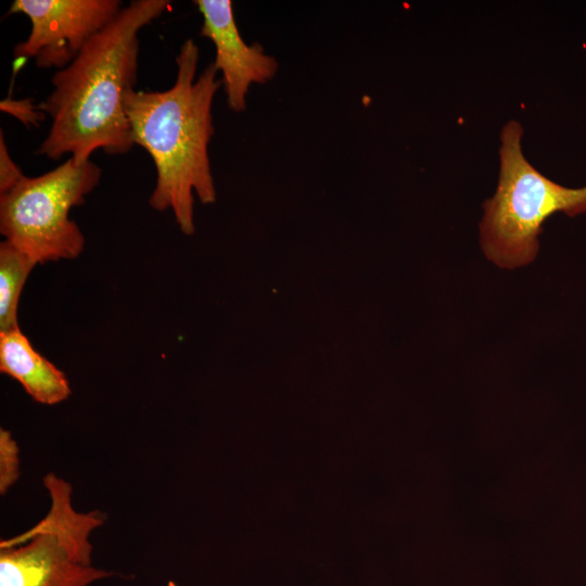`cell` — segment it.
<instances>
[{"instance_id":"6da1fadb","label":"cell","mask_w":586,"mask_h":586,"mask_svg":"<svg viewBox=\"0 0 586 586\" xmlns=\"http://www.w3.org/2000/svg\"><path fill=\"white\" fill-rule=\"evenodd\" d=\"M168 0H135L93 36L73 62L52 77V92L37 105L51 119L38 155L77 164L102 149L125 154L133 146L124 95L137 81L139 31L162 15Z\"/></svg>"},{"instance_id":"7a4b0ae2","label":"cell","mask_w":586,"mask_h":586,"mask_svg":"<svg viewBox=\"0 0 586 586\" xmlns=\"http://www.w3.org/2000/svg\"><path fill=\"white\" fill-rule=\"evenodd\" d=\"M199 56L196 43L187 39L176 56L177 75L169 89H130L124 95L132 141L156 168L149 204L158 212L170 209L184 234L195 231L194 193L203 204L216 201L208 143L214 135L213 100L221 81L213 63L196 77Z\"/></svg>"},{"instance_id":"3957f363","label":"cell","mask_w":586,"mask_h":586,"mask_svg":"<svg viewBox=\"0 0 586 586\" xmlns=\"http://www.w3.org/2000/svg\"><path fill=\"white\" fill-rule=\"evenodd\" d=\"M522 133L517 120L502 128L498 186L483 205L480 224L484 254L508 269L536 257L537 238L548 217L558 212L570 217L586 213V186L564 187L540 174L523 155Z\"/></svg>"},{"instance_id":"277c9868","label":"cell","mask_w":586,"mask_h":586,"mask_svg":"<svg viewBox=\"0 0 586 586\" xmlns=\"http://www.w3.org/2000/svg\"><path fill=\"white\" fill-rule=\"evenodd\" d=\"M47 514L22 534L0 543V586H89L113 573L92 564L91 533L105 515L79 512L72 504V485L48 473Z\"/></svg>"},{"instance_id":"5b68a950","label":"cell","mask_w":586,"mask_h":586,"mask_svg":"<svg viewBox=\"0 0 586 586\" xmlns=\"http://www.w3.org/2000/svg\"><path fill=\"white\" fill-rule=\"evenodd\" d=\"M101 168L69 157L37 177H24L0 194V233L37 264L75 259L84 251L85 237L69 218L98 186Z\"/></svg>"},{"instance_id":"8992f818","label":"cell","mask_w":586,"mask_h":586,"mask_svg":"<svg viewBox=\"0 0 586 586\" xmlns=\"http://www.w3.org/2000/svg\"><path fill=\"white\" fill-rule=\"evenodd\" d=\"M122 9L118 0H15L9 13L25 14L31 25L27 39L14 48L15 59L63 69Z\"/></svg>"},{"instance_id":"52a82bcc","label":"cell","mask_w":586,"mask_h":586,"mask_svg":"<svg viewBox=\"0 0 586 586\" xmlns=\"http://www.w3.org/2000/svg\"><path fill=\"white\" fill-rule=\"evenodd\" d=\"M203 16L201 36L215 46L213 63L222 74V85L228 107L242 112L246 107V94L253 84L272 79L278 71L277 60L265 53L259 43L247 44L235 24L232 1H194Z\"/></svg>"},{"instance_id":"ba28073f","label":"cell","mask_w":586,"mask_h":586,"mask_svg":"<svg viewBox=\"0 0 586 586\" xmlns=\"http://www.w3.org/2000/svg\"><path fill=\"white\" fill-rule=\"evenodd\" d=\"M0 371L42 405H58L72 393L66 374L36 351L21 329L0 333Z\"/></svg>"},{"instance_id":"9c48e42d","label":"cell","mask_w":586,"mask_h":586,"mask_svg":"<svg viewBox=\"0 0 586 586\" xmlns=\"http://www.w3.org/2000/svg\"><path fill=\"white\" fill-rule=\"evenodd\" d=\"M36 265L35 259L9 241L0 243V333L20 329V297Z\"/></svg>"},{"instance_id":"30bf717a","label":"cell","mask_w":586,"mask_h":586,"mask_svg":"<svg viewBox=\"0 0 586 586\" xmlns=\"http://www.w3.org/2000/svg\"><path fill=\"white\" fill-rule=\"evenodd\" d=\"M21 474L20 448L12 433L0 429V494L5 495Z\"/></svg>"},{"instance_id":"8fae6325","label":"cell","mask_w":586,"mask_h":586,"mask_svg":"<svg viewBox=\"0 0 586 586\" xmlns=\"http://www.w3.org/2000/svg\"><path fill=\"white\" fill-rule=\"evenodd\" d=\"M0 110L17 118L27 127L29 125L39 127L40 122L44 119V113L38 110L33 99L14 100L7 98L0 102Z\"/></svg>"},{"instance_id":"7c38bea8","label":"cell","mask_w":586,"mask_h":586,"mask_svg":"<svg viewBox=\"0 0 586 586\" xmlns=\"http://www.w3.org/2000/svg\"><path fill=\"white\" fill-rule=\"evenodd\" d=\"M25 176L21 168L11 158L4 140V135L0 132V194H3L15 187Z\"/></svg>"},{"instance_id":"4fadbf2b","label":"cell","mask_w":586,"mask_h":586,"mask_svg":"<svg viewBox=\"0 0 586 586\" xmlns=\"http://www.w3.org/2000/svg\"><path fill=\"white\" fill-rule=\"evenodd\" d=\"M167 586H176V584L174 582L169 581Z\"/></svg>"}]
</instances>
